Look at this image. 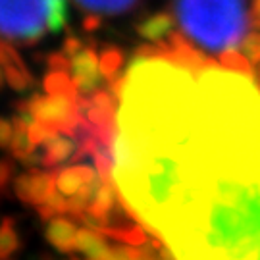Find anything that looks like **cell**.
Here are the masks:
<instances>
[{
	"label": "cell",
	"instance_id": "cell-1",
	"mask_svg": "<svg viewBox=\"0 0 260 260\" xmlns=\"http://www.w3.org/2000/svg\"><path fill=\"white\" fill-rule=\"evenodd\" d=\"M170 39L123 74L120 205L172 260H260V87Z\"/></svg>",
	"mask_w": 260,
	"mask_h": 260
},
{
	"label": "cell",
	"instance_id": "cell-2",
	"mask_svg": "<svg viewBox=\"0 0 260 260\" xmlns=\"http://www.w3.org/2000/svg\"><path fill=\"white\" fill-rule=\"evenodd\" d=\"M176 18L187 37L208 52H230L249 31L247 0H176Z\"/></svg>",
	"mask_w": 260,
	"mask_h": 260
},
{
	"label": "cell",
	"instance_id": "cell-3",
	"mask_svg": "<svg viewBox=\"0 0 260 260\" xmlns=\"http://www.w3.org/2000/svg\"><path fill=\"white\" fill-rule=\"evenodd\" d=\"M52 0H0V41L19 47L39 43L48 31Z\"/></svg>",
	"mask_w": 260,
	"mask_h": 260
},
{
	"label": "cell",
	"instance_id": "cell-4",
	"mask_svg": "<svg viewBox=\"0 0 260 260\" xmlns=\"http://www.w3.org/2000/svg\"><path fill=\"white\" fill-rule=\"evenodd\" d=\"M18 112L31 120L41 121L50 131L64 133L74 137L79 123H81V108L79 99L68 94H33L27 101L18 104Z\"/></svg>",
	"mask_w": 260,
	"mask_h": 260
},
{
	"label": "cell",
	"instance_id": "cell-5",
	"mask_svg": "<svg viewBox=\"0 0 260 260\" xmlns=\"http://www.w3.org/2000/svg\"><path fill=\"white\" fill-rule=\"evenodd\" d=\"M56 177H58V168H52V170L33 168V170H27V172L16 176L14 191L23 203L41 206L56 193Z\"/></svg>",
	"mask_w": 260,
	"mask_h": 260
},
{
	"label": "cell",
	"instance_id": "cell-6",
	"mask_svg": "<svg viewBox=\"0 0 260 260\" xmlns=\"http://www.w3.org/2000/svg\"><path fill=\"white\" fill-rule=\"evenodd\" d=\"M72 74H74V81L81 96H89L94 93L99 85V75H103L101 58L94 48V43H89L72 58Z\"/></svg>",
	"mask_w": 260,
	"mask_h": 260
},
{
	"label": "cell",
	"instance_id": "cell-7",
	"mask_svg": "<svg viewBox=\"0 0 260 260\" xmlns=\"http://www.w3.org/2000/svg\"><path fill=\"white\" fill-rule=\"evenodd\" d=\"M101 176L99 170L87 166V164H74L58 170V177H56V189L66 197L77 195L83 187L93 183L96 177Z\"/></svg>",
	"mask_w": 260,
	"mask_h": 260
},
{
	"label": "cell",
	"instance_id": "cell-8",
	"mask_svg": "<svg viewBox=\"0 0 260 260\" xmlns=\"http://www.w3.org/2000/svg\"><path fill=\"white\" fill-rule=\"evenodd\" d=\"M41 166L58 168L68 162L77 152V141L64 133H52L43 145H41Z\"/></svg>",
	"mask_w": 260,
	"mask_h": 260
},
{
	"label": "cell",
	"instance_id": "cell-9",
	"mask_svg": "<svg viewBox=\"0 0 260 260\" xmlns=\"http://www.w3.org/2000/svg\"><path fill=\"white\" fill-rule=\"evenodd\" d=\"M29 123H31V118L27 116H21L18 114L14 118V137H12V143H10V152L16 160H21L23 164H35L39 162L41 164V156L35 154V145L29 139Z\"/></svg>",
	"mask_w": 260,
	"mask_h": 260
},
{
	"label": "cell",
	"instance_id": "cell-10",
	"mask_svg": "<svg viewBox=\"0 0 260 260\" xmlns=\"http://www.w3.org/2000/svg\"><path fill=\"white\" fill-rule=\"evenodd\" d=\"M77 230H75L74 222L64 216H56L52 220H48L47 225V237L48 241L54 245L56 249L64 252L74 251L77 247Z\"/></svg>",
	"mask_w": 260,
	"mask_h": 260
},
{
	"label": "cell",
	"instance_id": "cell-11",
	"mask_svg": "<svg viewBox=\"0 0 260 260\" xmlns=\"http://www.w3.org/2000/svg\"><path fill=\"white\" fill-rule=\"evenodd\" d=\"M43 87L48 94H68L75 99L81 96L74 77L70 75V72H62V70H48L43 77Z\"/></svg>",
	"mask_w": 260,
	"mask_h": 260
},
{
	"label": "cell",
	"instance_id": "cell-12",
	"mask_svg": "<svg viewBox=\"0 0 260 260\" xmlns=\"http://www.w3.org/2000/svg\"><path fill=\"white\" fill-rule=\"evenodd\" d=\"M74 2L87 12L104 14V16H118V14L135 8L139 0H74Z\"/></svg>",
	"mask_w": 260,
	"mask_h": 260
},
{
	"label": "cell",
	"instance_id": "cell-13",
	"mask_svg": "<svg viewBox=\"0 0 260 260\" xmlns=\"http://www.w3.org/2000/svg\"><path fill=\"white\" fill-rule=\"evenodd\" d=\"M174 25V19L170 14H154L150 18L143 19L141 25L137 27L141 35L145 39H150V41H160V39L170 33V29Z\"/></svg>",
	"mask_w": 260,
	"mask_h": 260
},
{
	"label": "cell",
	"instance_id": "cell-14",
	"mask_svg": "<svg viewBox=\"0 0 260 260\" xmlns=\"http://www.w3.org/2000/svg\"><path fill=\"white\" fill-rule=\"evenodd\" d=\"M123 64V52L118 47H104L103 54H101V74L106 79L116 77L118 70Z\"/></svg>",
	"mask_w": 260,
	"mask_h": 260
},
{
	"label": "cell",
	"instance_id": "cell-15",
	"mask_svg": "<svg viewBox=\"0 0 260 260\" xmlns=\"http://www.w3.org/2000/svg\"><path fill=\"white\" fill-rule=\"evenodd\" d=\"M4 75H6V83L14 91H27L29 87L35 85V79L29 74L27 68H4Z\"/></svg>",
	"mask_w": 260,
	"mask_h": 260
},
{
	"label": "cell",
	"instance_id": "cell-16",
	"mask_svg": "<svg viewBox=\"0 0 260 260\" xmlns=\"http://www.w3.org/2000/svg\"><path fill=\"white\" fill-rule=\"evenodd\" d=\"M18 233L14 230V222L12 218H6L2 225H0V256H6L12 251L18 249Z\"/></svg>",
	"mask_w": 260,
	"mask_h": 260
},
{
	"label": "cell",
	"instance_id": "cell-17",
	"mask_svg": "<svg viewBox=\"0 0 260 260\" xmlns=\"http://www.w3.org/2000/svg\"><path fill=\"white\" fill-rule=\"evenodd\" d=\"M68 23V6L66 0H52L50 4V12H48V31L50 33H58L62 31Z\"/></svg>",
	"mask_w": 260,
	"mask_h": 260
},
{
	"label": "cell",
	"instance_id": "cell-18",
	"mask_svg": "<svg viewBox=\"0 0 260 260\" xmlns=\"http://www.w3.org/2000/svg\"><path fill=\"white\" fill-rule=\"evenodd\" d=\"M47 64H48V70L70 72V70H72V58L66 54L64 50H62V52H52V54H48Z\"/></svg>",
	"mask_w": 260,
	"mask_h": 260
},
{
	"label": "cell",
	"instance_id": "cell-19",
	"mask_svg": "<svg viewBox=\"0 0 260 260\" xmlns=\"http://www.w3.org/2000/svg\"><path fill=\"white\" fill-rule=\"evenodd\" d=\"M14 174H16V166H14V162H12L10 158L0 160V193H4V191H6V187H8V183L12 181Z\"/></svg>",
	"mask_w": 260,
	"mask_h": 260
},
{
	"label": "cell",
	"instance_id": "cell-20",
	"mask_svg": "<svg viewBox=\"0 0 260 260\" xmlns=\"http://www.w3.org/2000/svg\"><path fill=\"white\" fill-rule=\"evenodd\" d=\"M14 137V120L0 118V149H10V143Z\"/></svg>",
	"mask_w": 260,
	"mask_h": 260
},
{
	"label": "cell",
	"instance_id": "cell-21",
	"mask_svg": "<svg viewBox=\"0 0 260 260\" xmlns=\"http://www.w3.org/2000/svg\"><path fill=\"white\" fill-rule=\"evenodd\" d=\"M101 23H103V19H101V14L89 12V14H87V16L83 18V23H81V27H83V31H87V33H94L96 29H101Z\"/></svg>",
	"mask_w": 260,
	"mask_h": 260
},
{
	"label": "cell",
	"instance_id": "cell-22",
	"mask_svg": "<svg viewBox=\"0 0 260 260\" xmlns=\"http://www.w3.org/2000/svg\"><path fill=\"white\" fill-rule=\"evenodd\" d=\"M85 45L81 43V39H77V37H74V35H70V37L66 39L64 41V45H62V50H64L66 54L70 56V58H74L81 48H83Z\"/></svg>",
	"mask_w": 260,
	"mask_h": 260
},
{
	"label": "cell",
	"instance_id": "cell-23",
	"mask_svg": "<svg viewBox=\"0 0 260 260\" xmlns=\"http://www.w3.org/2000/svg\"><path fill=\"white\" fill-rule=\"evenodd\" d=\"M4 81H6V75H4V68L0 66V89H2V85H4Z\"/></svg>",
	"mask_w": 260,
	"mask_h": 260
}]
</instances>
